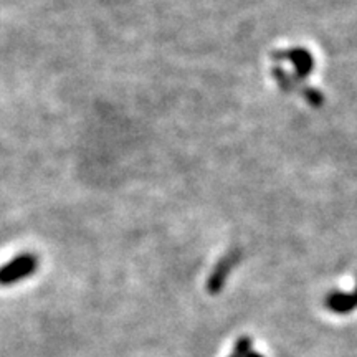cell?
Segmentation results:
<instances>
[{
    "label": "cell",
    "instance_id": "obj_3",
    "mask_svg": "<svg viewBox=\"0 0 357 357\" xmlns=\"http://www.w3.org/2000/svg\"><path fill=\"white\" fill-rule=\"evenodd\" d=\"M240 257H242V253H240L238 250H234V252H230L229 255L218 261V265L215 266V270L212 271L211 278H208V281H207V291L208 293L218 294L222 291L223 284H225L227 278H229L230 271L234 270V266L238 263Z\"/></svg>",
    "mask_w": 357,
    "mask_h": 357
},
{
    "label": "cell",
    "instance_id": "obj_7",
    "mask_svg": "<svg viewBox=\"0 0 357 357\" xmlns=\"http://www.w3.org/2000/svg\"><path fill=\"white\" fill-rule=\"evenodd\" d=\"M250 351H252V339L248 336H243L235 342L234 352H231L230 357H247Z\"/></svg>",
    "mask_w": 357,
    "mask_h": 357
},
{
    "label": "cell",
    "instance_id": "obj_5",
    "mask_svg": "<svg viewBox=\"0 0 357 357\" xmlns=\"http://www.w3.org/2000/svg\"><path fill=\"white\" fill-rule=\"evenodd\" d=\"M271 75H273V78L276 79V83H278L281 91H284V93L296 91L298 83L294 82V78L291 77V75L287 73V71L281 68V66L275 65L273 68H271Z\"/></svg>",
    "mask_w": 357,
    "mask_h": 357
},
{
    "label": "cell",
    "instance_id": "obj_2",
    "mask_svg": "<svg viewBox=\"0 0 357 357\" xmlns=\"http://www.w3.org/2000/svg\"><path fill=\"white\" fill-rule=\"evenodd\" d=\"M273 60H288L289 63H293L294 71L291 77L294 78L296 83H303L306 82V78L310 77L314 70V58L310 53V50L303 47H294L289 48V50H281V52H275Z\"/></svg>",
    "mask_w": 357,
    "mask_h": 357
},
{
    "label": "cell",
    "instance_id": "obj_1",
    "mask_svg": "<svg viewBox=\"0 0 357 357\" xmlns=\"http://www.w3.org/2000/svg\"><path fill=\"white\" fill-rule=\"evenodd\" d=\"M38 268V258L33 253H22V255L8 260L0 266V287H10L19 281L32 276Z\"/></svg>",
    "mask_w": 357,
    "mask_h": 357
},
{
    "label": "cell",
    "instance_id": "obj_6",
    "mask_svg": "<svg viewBox=\"0 0 357 357\" xmlns=\"http://www.w3.org/2000/svg\"><path fill=\"white\" fill-rule=\"evenodd\" d=\"M301 93H303V96L306 98V101L312 106V108H321V106L324 105V96L319 89L305 86L301 89Z\"/></svg>",
    "mask_w": 357,
    "mask_h": 357
},
{
    "label": "cell",
    "instance_id": "obj_4",
    "mask_svg": "<svg viewBox=\"0 0 357 357\" xmlns=\"http://www.w3.org/2000/svg\"><path fill=\"white\" fill-rule=\"evenodd\" d=\"M326 307L336 314H347L357 307V300L352 293L334 291L326 296Z\"/></svg>",
    "mask_w": 357,
    "mask_h": 357
},
{
    "label": "cell",
    "instance_id": "obj_9",
    "mask_svg": "<svg viewBox=\"0 0 357 357\" xmlns=\"http://www.w3.org/2000/svg\"><path fill=\"white\" fill-rule=\"evenodd\" d=\"M356 296V300H357V287H356V289H354V293H352Z\"/></svg>",
    "mask_w": 357,
    "mask_h": 357
},
{
    "label": "cell",
    "instance_id": "obj_8",
    "mask_svg": "<svg viewBox=\"0 0 357 357\" xmlns=\"http://www.w3.org/2000/svg\"><path fill=\"white\" fill-rule=\"evenodd\" d=\"M247 357H263V356L258 354V352H255V351H250L248 354H247Z\"/></svg>",
    "mask_w": 357,
    "mask_h": 357
}]
</instances>
